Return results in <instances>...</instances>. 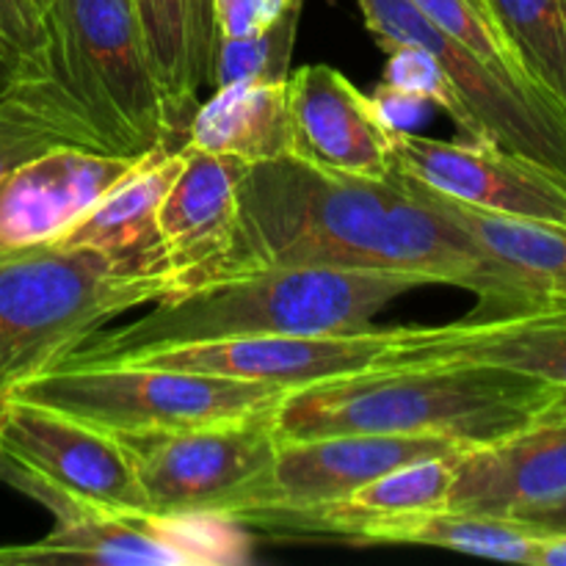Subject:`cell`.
Listing matches in <instances>:
<instances>
[{"label": "cell", "mask_w": 566, "mask_h": 566, "mask_svg": "<svg viewBox=\"0 0 566 566\" xmlns=\"http://www.w3.org/2000/svg\"><path fill=\"white\" fill-rule=\"evenodd\" d=\"M274 265L409 274L484 298L490 265L446 213L401 177L326 175L293 158L249 166L227 276ZM224 276V280H227Z\"/></svg>", "instance_id": "obj_1"}, {"label": "cell", "mask_w": 566, "mask_h": 566, "mask_svg": "<svg viewBox=\"0 0 566 566\" xmlns=\"http://www.w3.org/2000/svg\"><path fill=\"white\" fill-rule=\"evenodd\" d=\"M558 415H566V392L531 376L473 363H418L285 392L271 426L280 442L390 434L479 448Z\"/></svg>", "instance_id": "obj_2"}, {"label": "cell", "mask_w": 566, "mask_h": 566, "mask_svg": "<svg viewBox=\"0 0 566 566\" xmlns=\"http://www.w3.org/2000/svg\"><path fill=\"white\" fill-rule=\"evenodd\" d=\"M409 274L274 265L175 293L149 315L81 343L59 365H108L142 352L271 335H357L412 287ZM55 368V365H53Z\"/></svg>", "instance_id": "obj_3"}, {"label": "cell", "mask_w": 566, "mask_h": 566, "mask_svg": "<svg viewBox=\"0 0 566 566\" xmlns=\"http://www.w3.org/2000/svg\"><path fill=\"white\" fill-rule=\"evenodd\" d=\"M175 296L158 238L122 252L36 247L0 258V396L70 357L105 321Z\"/></svg>", "instance_id": "obj_4"}, {"label": "cell", "mask_w": 566, "mask_h": 566, "mask_svg": "<svg viewBox=\"0 0 566 566\" xmlns=\"http://www.w3.org/2000/svg\"><path fill=\"white\" fill-rule=\"evenodd\" d=\"M50 75L103 153L169 147L175 125L149 66L133 0H53Z\"/></svg>", "instance_id": "obj_5"}, {"label": "cell", "mask_w": 566, "mask_h": 566, "mask_svg": "<svg viewBox=\"0 0 566 566\" xmlns=\"http://www.w3.org/2000/svg\"><path fill=\"white\" fill-rule=\"evenodd\" d=\"M285 396L265 381L155 365H55L9 387L6 398L70 415L114 437H153L235 423Z\"/></svg>", "instance_id": "obj_6"}, {"label": "cell", "mask_w": 566, "mask_h": 566, "mask_svg": "<svg viewBox=\"0 0 566 566\" xmlns=\"http://www.w3.org/2000/svg\"><path fill=\"white\" fill-rule=\"evenodd\" d=\"M381 50L420 44L431 53L464 108L470 142H486L566 175V108L525 77L495 70L442 33L412 0H357Z\"/></svg>", "instance_id": "obj_7"}, {"label": "cell", "mask_w": 566, "mask_h": 566, "mask_svg": "<svg viewBox=\"0 0 566 566\" xmlns=\"http://www.w3.org/2000/svg\"><path fill=\"white\" fill-rule=\"evenodd\" d=\"M271 412L153 437H119L136 468L149 514L230 520L269 473L280 440Z\"/></svg>", "instance_id": "obj_8"}, {"label": "cell", "mask_w": 566, "mask_h": 566, "mask_svg": "<svg viewBox=\"0 0 566 566\" xmlns=\"http://www.w3.org/2000/svg\"><path fill=\"white\" fill-rule=\"evenodd\" d=\"M0 479L39 497L108 512H149L119 437L70 415L6 398L0 418Z\"/></svg>", "instance_id": "obj_9"}, {"label": "cell", "mask_w": 566, "mask_h": 566, "mask_svg": "<svg viewBox=\"0 0 566 566\" xmlns=\"http://www.w3.org/2000/svg\"><path fill=\"white\" fill-rule=\"evenodd\" d=\"M44 506L55 514V528L33 545L0 547V566H188L241 558L235 539L216 528L221 517L108 512L64 497Z\"/></svg>", "instance_id": "obj_10"}, {"label": "cell", "mask_w": 566, "mask_h": 566, "mask_svg": "<svg viewBox=\"0 0 566 566\" xmlns=\"http://www.w3.org/2000/svg\"><path fill=\"white\" fill-rule=\"evenodd\" d=\"M407 329H368L357 335L238 337V340L155 348V352L133 354L119 363L265 381L291 392L298 387L392 365L407 340Z\"/></svg>", "instance_id": "obj_11"}, {"label": "cell", "mask_w": 566, "mask_h": 566, "mask_svg": "<svg viewBox=\"0 0 566 566\" xmlns=\"http://www.w3.org/2000/svg\"><path fill=\"white\" fill-rule=\"evenodd\" d=\"M398 175L486 213L566 227V175L486 142H440L392 130Z\"/></svg>", "instance_id": "obj_12"}, {"label": "cell", "mask_w": 566, "mask_h": 566, "mask_svg": "<svg viewBox=\"0 0 566 566\" xmlns=\"http://www.w3.org/2000/svg\"><path fill=\"white\" fill-rule=\"evenodd\" d=\"M468 451L440 437L390 434H329L310 440L280 442L269 473L249 495L247 506L227 523L260 512H293L340 501L368 481L440 453Z\"/></svg>", "instance_id": "obj_13"}, {"label": "cell", "mask_w": 566, "mask_h": 566, "mask_svg": "<svg viewBox=\"0 0 566 566\" xmlns=\"http://www.w3.org/2000/svg\"><path fill=\"white\" fill-rule=\"evenodd\" d=\"M287 158L326 175L387 180L392 127L340 70L307 64L287 75Z\"/></svg>", "instance_id": "obj_14"}, {"label": "cell", "mask_w": 566, "mask_h": 566, "mask_svg": "<svg viewBox=\"0 0 566 566\" xmlns=\"http://www.w3.org/2000/svg\"><path fill=\"white\" fill-rule=\"evenodd\" d=\"M249 164L182 144V166L158 208L160 249L175 293L224 280L241 227V182Z\"/></svg>", "instance_id": "obj_15"}, {"label": "cell", "mask_w": 566, "mask_h": 566, "mask_svg": "<svg viewBox=\"0 0 566 566\" xmlns=\"http://www.w3.org/2000/svg\"><path fill=\"white\" fill-rule=\"evenodd\" d=\"M398 177L409 191L446 213L484 254L490 265V293L473 313L566 307V227L468 208L409 177Z\"/></svg>", "instance_id": "obj_16"}, {"label": "cell", "mask_w": 566, "mask_h": 566, "mask_svg": "<svg viewBox=\"0 0 566 566\" xmlns=\"http://www.w3.org/2000/svg\"><path fill=\"white\" fill-rule=\"evenodd\" d=\"M144 155L55 147L6 175L0 180V258L64 235Z\"/></svg>", "instance_id": "obj_17"}, {"label": "cell", "mask_w": 566, "mask_h": 566, "mask_svg": "<svg viewBox=\"0 0 566 566\" xmlns=\"http://www.w3.org/2000/svg\"><path fill=\"white\" fill-rule=\"evenodd\" d=\"M462 453H440V457L401 464L340 501L293 509V512L249 514L235 525H249L280 536H329V539L379 545L381 536L396 525L431 512H446Z\"/></svg>", "instance_id": "obj_18"}, {"label": "cell", "mask_w": 566, "mask_h": 566, "mask_svg": "<svg viewBox=\"0 0 566 566\" xmlns=\"http://www.w3.org/2000/svg\"><path fill=\"white\" fill-rule=\"evenodd\" d=\"M566 501V415L468 448L459 457L448 509L520 520Z\"/></svg>", "instance_id": "obj_19"}, {"label": "cell", "mask_w": 566, "mask_h": 566, "mask_svg": "<svg viewBox=\"0 0 566 566\" xmlns=\"http://www.w3.org/2000/svg\"><path fill=\"white\" fill-rule=\"evenodd\" d=\"M418 363L490 365L566 392V307L470 313L446 326H409L392 365Z\"/></svg>", "instance_id": "obj_20"}, {"label": "cell", "mask_w": 566, "mask_h": 566, "mask_svg": "<svg viewBox=\"0 0 566 566\" xmlns=\"http://www.w3.org/2000/svg\"><path fill=\"white\" fill-rule=\"evenodd\" d=\"M149 66L175 125L188 127L199 88L210 83L216 25L210 0H133Z\"/></svg>", "instance_id": "obj_21"}, {"label": "cell", "mask_w": 566, "mask_h": 566, "mask_svg": "<svg viewBox=\"0 0 566 566\" xmlns=\"http://www.w3.org/2000/svg\"><path fill=\"white\" fill-rule=\"evenodd\" d=\"M188 147L232 155L243 164L287 155V81H243L219 86L188 119Z\"/></svg>", "instance_id": "obj_22"}, {"label": "cell", "mask_w": 566, "mask_h": 566, "mask_svg": "<svg viewBox=\"0 0 566 566\" xmlns=\"http://www.w3.org/2000/svg\"><path fill=\"white\" fill-rule=\"evenodd\" d=\"M180 166L182 147H158L147 153L138 160L136 169L127 171L64 235H59L48 247L122 252V249H133L158 238V230H155L158 208Z\"/></svg>", "instance_id": "obj_23"}, {"label": "cell", "mask_w": 566, "mask_h": 566, "mask_svg": "<svg viewBox=\"0 0 566 566\" xmlns=\"http://www.w3.org/2000/svg\"><path fill=\"white\" fill-rule=\"evenodd\" d=\"M55 147L99 149L53 75H33L0 99V180Z\"/></svg>", "instance_id": "obj_24"}, {"label": "cell", "mask_w": 566, "mask_h": 566, "mask_svg": "<svg viewBox=\"0 0 566 566\" xmlns=\"http://www.w3.org/2000/svg\"><path fill=\"white\" fill-rule=\"evenodd\" d=\"M542 539L545 536L517 520L446 509L396 525L381 536L379 545L446 547L468 556L539 566Z\"/></svg>", "instance_id": "obj_25"}, {"label": "cell", "mask_w": 566, "mask_h": 566, "mask_svg": "<svg viewBox=\"0 0 566 566\" xmlns=\"http://www.w3.org/2000/svg\"><path fill=\"white\" fill-rule=\"evenodd\" d=\"M531 83L566 108V0H486Z\"/></svg>", "instance_id": "obj_26"}, {"label": "cell", "mask_w": 566, "mask_h": 566, "mask_svg": "<svg viewBox=\"0 0 566 566\" xmlns=\"http://www.w3.org/2000/svg\"><path fill=\"white\" fill-rule=\"evenodd\" d=\"M302 9L304 6L291 9L282 20H276L274 25L254 33V36L216 39L213 61H210V83L219 88L243 81H287Z\"/></svg>", "instance_id": "obj_27"}, {"label": "cell", "mask_w": 566, "mask_h": 566, "mask_svg": "<svg viewBox=\"0 0 566 566\" xmlns=\"http://www.w3.org/2000/svg\"><path fill=\"white\" fill-rule=\"evenodd\" d=\"M412 3L423 11L426 20L434 22L442 33L457 39L462 48L479 55L481 61L528 81L523 66L514 59L512 48L503 39L501 28L492 20L486 0H412Z\"/></svg>", "instance_id": "obj_28"}, {"label": "cell", "mask_w": 566, "mask_h": 566, "mask_svg": "<svg viewBox=\"0 0 566 566\" xmlns=\"http://www.w3.org/2000/svg\"><path fill=\"white\" fill-rule=\"evenodd\" d=\"M387 64H385V77L381 83L396 92L409 94L415 99H423L426 105H437V108L446 111L453 122L464 130V108L462 99L457 97L453 86L448 83V77L442 75V70L437 66V61L431 59V53L420 44H407L398 42L385 48Z\"/></svg>", "instance_id": "obj_29"}, {"label": "cell", "mask_w": 566, "mask_h": 566, "mask_svg": "<svg viewBox=\"0 0 566 566\" xmlns=\"http://www.w3.org/2000/svg\"><path fill=\"white\" fill-rule=\"evenodd\" d=\"M0 36L33 70L50 75V22L39 0H0Z\"/></svg>", "instance_id": "obj_30"}, {"label": "cell", "mask_w": 566, "mask_h": 566, "mask_svg": "<svg viewBox=\"0 0 566 566\" xmlns=\"http://www.w3.org/2000/svg\"><path fill=\"white\" fill-rule=\"evenodd\" d=\"M216 39H247L265 31L304 0H210Z\"/></svg>", "instance_id": "obj_31"}, {"label": "cell", "mask_w": 566, "mask_h": 566, "mask_svg": "<svg viewBox=\"0 0 566 566\" xmlns=\"http://www.w3.org/2000/svg\"><path fill=\"white\" fill-rule=\"evenodd\" d=\"M33 75H42V72L33 70V66L28 64L3 36H0V99H3L6 94L14 92L22 81H28V77Z\"/></svg>", "instance_id": "obj_32"}, {"label": "cell", "mask_w": 566, "mask_h": 566, "mask_svg": "<svg viewBox=\"0 0 566 566\" xmlns=\"http://www.w3.org/2000/svg\"><path fill=\"white\" fill-rule=\"evenodd\" d=\"M517 523L528 525L542 536H566V501L558 503V506L542 509V512L525 514Z\"/></svg>", "instance_id": "obj_33"}, {"label": "cell", "mask_w": 566, "mask_h": 566, "mask_svg": "<svg viewBox=\"0 0 566 566\" xmlns=\"http://www.w3.org/2000/svg\"><path fill=\"white\" fill-rule=\"evenodd\" d=\"M539 566H566V536H545L542 539Z\"/></svg>", "instance_id": "obj_34"}, {"label": "cell", "mask_w": 566, "mask_h": 566, "mask_svg": "<svg viewBox=\"0 0 566 566\" xmlns=\"http://www.w3.org/2000/svg\"><path fill=\"white\" fill-rule=\"evenodd\" d=\"M39 6H42L44 11H50V6H53V0H39Z\"/></svg>", "instance_id": "obj_35"}, {"label": "cell", "mask_w": 566, "mask_h": 566, "mask_svg": "<svg viewBox=\"0 0 566 566\" xmlns=\"http://www.w3.org/2000/svg\"><path fill=\"white\" fill-rule=\"evenodd\" d=\"M3 407H6V396H0V418H3Z\"/></svg>", "instance_id": "obj_36"}]
</instances>
